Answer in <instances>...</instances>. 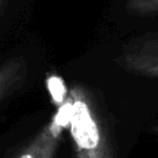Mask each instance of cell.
I'll return each mask as SVG.
<instances>
[{
  "instance_id": "obj_4",
  "label": "cell",
  "mask_w": 158,
  "mask_h": 158,
  "mask_svg": "<svg viewBox=\"0 0 158 158\" xmlns=\"http://www.w3.org/2000/svg\"><path fill=\"white\" fill-rule=\"evenodd\" d=\"M28 65L23 57H12L0 64V101L16 91L26 80Z\"/></svg>"
},
{
  "instance_id": "obj_2",
  "label": "cell",
  "mask_w": 158,
  "mask_h": 158,
  "mask_svg": "<svg viewBox=\"0 0 158 158\" xmlns=\"http://www.w3.org/2000/svg\"><path fill=\"white\" fill-rule=\"evenodd\" d=\"M118 63L127 72L158 80V31L128 40L121 49Z\"/></svg>"
},
{
  "instance_id": "obj_5",
  "label": "cell",
  "mask_w": 158,
  "mask_h": 158,
  "mask_svg": "<svg viewBox=\"0 0 158 158\" xmlns=\"http://www.w3.org/2000/svg\"><path fill=\"white\" fill-rule=\"evenodd\" d=\"M126 10L132 16H154L158 15V0H127Z\"/></svg>"
},
{
  "instance_id": "obj_6",
  "label": "cell",
  "mask_w": 158,
  "mask_h": 158,
  "mask_svg": "<svg viewBox=\"0 0 158 158\" xmlns=\"http://www.w3.org/2000/svg\"><path fill=\"white\" fill-rule=\"evenodd\" d=\"M9 1L10 0H0V12L6 7V5L9 4Z\"/></svg>"
},
{
  "instance_id": "obj_7",
  "label": "cell",
  "mask_w": 158,
  "mask_h": 158,
  "mask_svg": "<svg viewBox=\"0 0 158 158\" xmlns=\"http://www.w3.org/2000/svg\"><path fill=\"white\" fill-rule=\"evenodd\" d=\"M153 131H154L156 133H158V123H157V125L154 126V128H153Z\"/></svg>"
},
{
  "instance_id": "obj_3",
  "label": "cell",
  "mask_w": 158,
  "mask_h": 158,
  "mask_svg": "<svg viewBox=\"0 0 158 158\" xmlns=\"http://www.w3.org/2000/svg\"><path fill=\"white\" fill-rule=\"evenodd\" d=\"M62 133L60 122L53 117L21 151L17 158H54Z\"/></svg>"
},
{
  "instance_id": "obj_1",
  "label": "cell",
  "mask_w": 158,
  "mask_h": 158,
  "mask_svg": "<svg viewBox=\"0 0 158 158\" xmlns=\"http://www.w3.org/2000/svg\"><path fill=\"white\" fill-rule=\"evenodd\" d=\"M65 104L75 158H115L107 125L91 94L74 85Z\"/></svg>"
}]
</instances>
